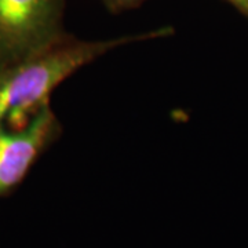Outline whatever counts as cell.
Wrapping results in <instances>:
<instances>
[{"mask_svg": "<svg viewBox=\"0 0 248 248\" xmlns=\"http://www.w3.org/2000/svg\"><path fill=\"white\" fill-rule=\"evenodd\" d=\"M164 28L108 40H80L65 35L33 57L0 68V128L25 127L50 105L53 91L72 75L117 47L166 36Z\"/></svg>", "mask_w": 248, "mask_h": 248, "instance_id": "6da1fadb", "label": "cell"}, {"mask_svg": "<svg viewBox=\"0 0 248 248\" xmlns=\"http://www.w3.org/2000/svg\"><path fill=\"white\" fill-rule=\"evenodd\" d=\"M234 6H237L241 10H244L246 13H248V0H229Z\"/></svg>", "mask_w": 248, "mask_h": 248, "instance_id": "5b68a950", "label": "cell"}, {"mask_svg": "<svg viewBox=\"0 0 248 248\" xmlns=\"http://www.w3.org/2000/svg\"><path fill=\"white\" fill-rule=\"evenodd\" d=\"M61 131V123L50 105L25 127L0 128V197L10 195L21 185Z\"/></svg>", "mask_w": 248, "mask_h": 248, "instance_id": "3957f363", "label": "cell"}, {"mask_svg": "<svg viewBox=\"0 0 248 248\" xmlns=\"http://www.w3.org/2000/svg\"><path fill=\"white\" fill-rule=\"evenodd\" d=\"M65 0H0V68L28 60L60 42Z\"/></svg>", "mask_w": 248, "mask_h": 248, "instance_id": "7a4b0ae2", "label": "cell"}, {"mask_svg": "<svg viewBox=\"0 0 248 248\" xmlns=\"http://www.w3.org/2000/svg\"><path fill=\"white\" fill-rule=\"evenodd\" d=\"M107 4L113 10H123L128 9V7H133L142 3L143 0H105Z\"/></svg>", "mask_w": 248, "mask_h": 248, "instance_id": "277c9868", "label": "cell"}]
</instances>
